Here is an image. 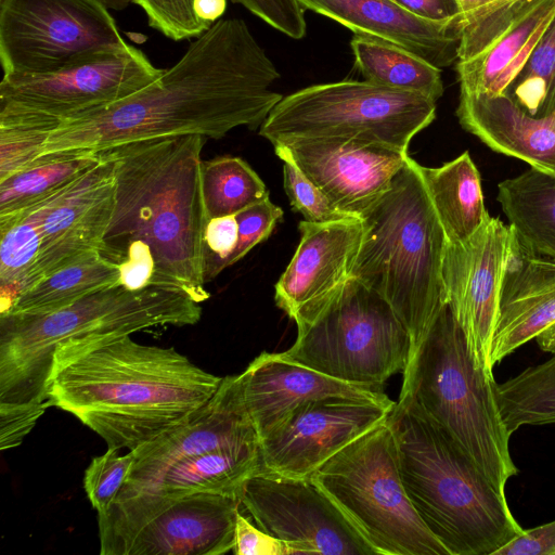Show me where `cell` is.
Segmentation results:
<instances>
[{
  "instance_id": "cell-6",
  "label": "cell",
  "mask_w": 555,
  "mask_h": 555,
  "mask_svg": "<svg viewBox=\"0 0 555 555\" xmlns=\"http://www.w3.org/2000/svg\"><path fill=\"white\" fill-rule=\"evenodd\" d=\"M201 317V302L179 287L150 285L131 291L121 284L51 313L1 314L0 403L48 399L53 354L65 343L131 335L157 326L194 325Z\"/></svg>"
},
{
  "instance_id": "cell-13",
  "label": "cell",
  "mask_w": 555,
  "mask_h": 555,
  "mask_svg": "<svg viewBox=\"0 0 555 555\" xmlns=\"http://www.w3.org/2000/svg\"><path fill=\"white\" fill-rule=\"evenodd\" d=\"M126 44L100 0H0L3 77L54 72L86 53Z\"/></svg>"
},
{
  "instance_id": "cell-3",
  "label": "cell",
  "mask_w": 555,
  "mask_h": 555,
  "mask_svg": "<svg viewBox=\"0 0 555 555\" xmlns=\"http://www.w3.org/2000/svg\"><path fill=\"white\" fill-rule=\"evenodd\" d=\"M221 379L173 347L112 336L56 348L47 398L98 434L108 449L133 451L203 406Z\"/></svg>"
},
{
  "instance_id": "cell-9",
  "label": "cell",
  "mask_w": 555,
  "mask_h": 555,
  "mask_svg": "<svg viewBox=\"0 0 555 555\" xmlns=\"http://www.w3.org/2000/svg\"><path fill=\"white\" fill-rule=\"evenodd\" d=\"M297 336L281 354L331 377L383 386L405 370L410 336L377 292L350 278L310 314L296 322Z\"/></svg>"
},
{
  "instance_id": "cell-44",
  "label": "cell",
  "mask_w": 555,
  "mask_h": 555,
  "mask_svg": "<svg viewBox=\"0 0 555 555\" xmlns=\"http://www.w3.org/2000/svg\"><path fill=\"white\" fill-rule=\"evenodd\" d=\"M234 547L236 555H293V548L284 541L255 527L240 511L236 515Z\"/></svg>"
},
{
  "instance_id": "cell-36",
  "label": "cell",
  "mask_w": 555,
  "mask_h": 555,
  "mask_svg": "<svg viewBox=\"0 0 555 555\" xmlns=\"http://www.w3.org/2000/svg\"><path fill=\"white\" fill-rule=\"evenodd\" d=\"M275 154L283 160V182L293 208L310 222H330L357 218L339 210L328 197L299 169L283 145H273ZM361 219V218H360Z\"/></svg>"
},
{
  "instance_id": "cell-49",
  "label": "cell",
  "mask_w": 555,
  "mask_h": 555,
  "mask_svg": "<svg viewBox=\"0 0 555 555\" xmlns=\"http://www.w3.org/2000/svg\"><path fill=\"white\" fill-rule=\"evenodd\" d=\"M107 9L121 11L128 8L132 0H100Z\"/></svg>"
},
{
  "instance_id": "cell-10",
  "label": "cell",
  "mask_w": 555,
  "mask_h": 555,
  "mask_svg": "<svg viewBox=\"0 0 555 555\" xmlns=\"http://www.w3.org/2000/svg\"><path fill=\"white\" fill-rule=\"evenodd\" d=\"M436 118V101L366 80L313 85L283 99L260 126L273 145L340 139L408 152L412 139Z\"/></svg>"
},
{
  "instance_id": "cell-41",
  "label": "cell",
  "mask_w": 555,
  "mask_h": 555,
  "mask_svg": "<svg viewBox=\"0 0 555 555\" xmlns=\"http://www.w3.org/2000/svg\"><path fill=\"white\" fill-rule=\"evenodd\" d=\"M238 225L235 215L209 219L204 232V279H215L225 269V261L237 243Z\"/></svg>"
},
{
  "instance_id": "cell-37",
  "label": "cell",
  "mask_w": 555,
  "mask_h": 555,
  "mask_svg": "<svg viewBox=\"0 0 555 555\" xmlns=\"http://www.w3.org/2000/svg\"><path fill=\"white\" fill-rule=\"evenodd\" d=\"M133 462L132 451L119 455L118 450L108 448L104 454L92 459L85 470L83 489L98 513L106 511L114 502L129 476Z\"/></svg>"
},
{
  "instance_id": "cell-40",
  "label": "cell",
  "mask_w": 555,
  "mask_h": 555,
  "mask_svg": "<svg viewBox=\"0 0 555 555\" xmlns=\"http://www.w3.org/2000/svg\"><path fill=\"white\" fill-rule=\"evenodd\" d=\"M238 225L237 243L225 261V268L241 260L253 247L264 241L283 217V210L269 198L235 215Z\"/></svg>"
},
{
  "instance_id": "cell-8",
  "label": "cell",
  "mask_w": 555,
  "mask_h": 555,
  "mask_svg": "<svg viewBox=\"0 0 555 555\" xmlns=\"http://www.w3.org/2000/svg\"><path fill=\"white\" fill-rule=\"evenodd\" d=\"M311 479L376 555H450L410 502L388 420L339 450Z\"/></svg>"
},
{
  "instance_id": "cell-27",
  "label": "cell",
  "mask_w": 555,
  "mask_h": 555,
  "mask_svg": "<svg viewBox=\"0 0 555 555\" xmlns=\"http://www.w3.org/2000/svg\"><path fill=\"white\" fill-rule=\"evenodd\" d=\"M431 205L452 244L468 241L485 223L487 212L480 173L466 151L440 167L416 163Z\"/></svg>"
},
{
  "instance_id": "cell-22",
  "label": "cell",
  "mask_w": 555,
  "mask_h": 555,
  "mask_svg": "<svg viewBox=\"0 0 555 555\" xmlns=\"http://www.w3.org/2000/svg\"><path fill=\"white\" fill-rule=\"evenodd\" d=\"M240 374L244 402L259 440L311 400L349 397L393 402L383 386L347 383L288 360L281 352H261Z\"/></svg>"
},
{
  "instance_id": "cell-47",
  "label": "cell",
  "mask_w": 555,
  "mask_h": 555,
  "mask_svg": "<svg viewBox=\"0 0 555 555\" xmlns=\"http://www.w3.org/2000/svg\"><path fill=\"white\" fill-rule=\"evenodd\" d=\"M225 9L227 0H194L195 14L208 28L221 18Z\"/></svg>"
},
{
  "instance_id": "cell-33",
  "label": "cell",
  "mask_w": 555,
  "mask_h": 555,
  "mask_svg": "<svg viewBox=\"0 0 555 555\" xmlns=\"http://www.w3.org/2000/svg\"><path fill=\"white\" fill-rule=\"evenodd\" d=\"M202 195L207 219L236 215L269 198L263 181L242 158L202 160Z\"/></svg>"
},
{
  "instance_id": "cell-12",
  "label": "cell",
  "mask_w": 555,
  "mask_h": 555,
  "mask_svg": "<svg viewBox=\"0 0 555 555\" xmlns=\"http://www.w3.org/2000/svg\"><path fill=\"white\" fill-rule=\"evenodd\" d=\"M163 72L127 43L86 53L54 72L2 77L0 125L52 131L66 119L129 96Z\"/></svg>"
},
{
  "instance_id": "cell-7",
  "label": "cell",
  "mask_w": 555,
  "mask_h": 555,
  "mask_svg": "<svg viewBox=\"0 0 555 555\" xmlns=\"http://www.w3.org/2000/svg\"><path fill=\"white\" fill-rule=\"evenodd\" d=\"M494 375L477 369L462 330L446 304L412 369L403 374L398 402H411L440 426L482 476L505 494L518 474L498 404Z\"/></svg>"
},
{
  "instance_id": "cell-30",
  "label": "cell",
  "mask_w": 555,
  "mask_h": 555,
  "mask_svg": "<svg viewBox=\"0 0 555 555\" xmlns=\"http://www.w3.org/2000/svg\"><path fill=\"white\" fill-rule=\"evenodd\" d=\"M119 284V267L100 251L92 253L43 278L23 293L8 313H51L92 293Z\"/></svg>"
},
{
  "instance_id": "cell-19",
  "label": "cell",
  "mask_w": 555,
  "mask_h": 555,
  "mask_svg": "<svg viewBox=\"0 0 555 555\" xmlns=\"http://www.w3.org/2000/svg\"><path fill=\"white\" fill-rule=\"evenodd\" d=\"M247 443H259L258 435L244 402L241 374L228 375L185 421L132 451L134 462L120 491L147 486L178 461Z\"/></svg>"
},
{
  "instance_id": "cell-1",
  "label": "cell",
  "mask_w": 555,
  "mask_h": 555,
  "mask_svg": "<svg viewBox=\"0 0 555 555\" xmlns=\"http://www.w3.org/2000/svg\"><path fill=\"white\" fill-rule=\"evenodd\" d=\"M279 78L245 21L220 18L152 83L60 122L39 156L69 150L98 153L163 137L220 139L240 126L255 129L283 99L270 89Z\"/></svg>"
},
{
  "instance_id": "cell-4",
  "label": "cell",
  "mask_w": 555,
  "mask_h": 555,
  "mask_svg": "<svg viewBox=\"0 0 555 555\" xmlns=\"http://www.w3.org/2000/svg\"><path fill=\"white\" fill-rule=\"evenodd\" d=\"M387 420L410 502L450 555H494L525 531L505 494L413 403L397 401Z\"/></svg>"
},
{
  "instance_id": "cell-5",
  "label": "cell",
  "mask_w": 555,
  "mask_h": 555,
  "mask_svg": "<svg viewBox=\"0 0 555 555\" xmlns=\"http://www.w3.org/2000/svg\"><path fill=\"white\" fill-rule=\"evenodd\" d=\"M363 236L351 276L382 295L405 326L415 363L446 305L442 260L447 237L408 156L389 189L362 216Z\"/></svg>"
},
{
  "instance_id": "cell-20",
  "label": "cell",
  "mask_w": 555,
  "mask_h": 555,
  "mask_svg": "<svg viewBox=\"0 0 555 555\" xmlns=\"http://www.w3.org/2000/svg\"><path fill=\"white\" fill-rule=\"evenodd\" d=\"M300 242L275 284L274 299L295 323L350 278L363 236L360 218L299 222Z\"/></svg>"
},
{
  "instance_id": "cell-39",
  "label": "cell",
  "mask_w": 555,
  "mask_h": 555,
  "mask_svg": "<svg viewBox=\"0 0 555 555\" xmlns=\"http://www.w3.org/2000/svg\"><path fill=\"white\" fill-rule=\"evenodd\" d=\"M49 134L44 127L0 126V181L29 166L40 155Z\"/></svg>"
},
{
  "instance_id": "cell-43",
  "label": "cell",
  "mask_w": 555,
  "mask_h": 555,
  "mask_svg": "<svg viewBox=\"0 0 555 555\" xmlns=\"http://www.w3.org/2000/svg\"><path fill=\"white\" fill-rule=\"evenodd\" d=\"M52 406L46 399L41 402L23 404L0 403V449L5 451L23 441L34 428L38 418Z\"/></svg>"
},
{
  "instance_id": "cell-11",
  "label": "cell",
  "mask_w": 555,
  "mask_h": 555,
  "mask_svg": "<svg viewBox=\"0 0 555 555\" xmlns=\"http://www.w3.org/2000/svg\"><path fill=\"white\" fill-rule=\"evenodd\" d=\"M236 498L119 492L98 513L101 555H221L234 547Z\"/></svg>"
},
{
  "instance_id": "cell-29",
  "label": "cell",
  "mask_w": 555,
  "mask_h": 555,
  "mask_svg": "<svg viewBox=\"0 0 555 555\" xmlns=\"http://www.w3.org/2000/svg\"><path fill=\"white\" fill-rule=\"evenodd\" d=\"M354 64L364 80L437 101L443 94L440 68L410 51L379 38L354 35Z\"/></svg>"
},
{
  "instance_id": "cell-31",
  "label": "cell",
  "mask_w": 555,
  "mask_h": 555,
  "mask_svg": "<svg viewBox=\"0 0 555 555\" xmlns=\"http://www.w3.org/2000/svg\"><path fill=\"white\" fill-rule=\"evenodd\" d=\"M100 160L96 152L69 150L49 153L0 181V222L74 181Z\"/></svg>"
},
{
  "instance_id": "cell-17",
  "label": "cell",
  "mask_w": 555,
  "mask_h": 555,
  "mask_svg": "<svg viewBox=\"0 0 555 555\" xmlns=\"http://www.w3.org/2000/svg\"><path fill=\"white\" fill-rule=\"evenodd\" d=\"M99 155L100 160L74 181L31 205L38 216L39 251L26 291L100 251L113 210L114 167L107 156Z\"/></svg>"
},
{
  "instance_id": "cell-46",
  "label": "cell",
  "mask_w": 555,
  "mask_h": 555,
  "mask_svg": "<svg viewBox=\"0 0 555 555\" xmlns=\"http://www.w3.org/2000/svg\"><path fill=\"white\" fill-rule=\"evenodd\" d=\"M411 14L435 22L462 16L456 0H392Z\"/></svg>"
},
{
  "instance_id": "cell-32",
  "label": "cell",
  "mask_w": 555,
  "mask_h": 555,
  "mask_svg": "<svg viewBox=\"0 0 555 555\" xmlns=\"http://www.w3.org/2000/svg\"><path fill=\"white\" fill-rule=\"evenodd\" d=\"M495 393L511 435L525 425L555 424V353L496 384Z\"/></svg>"
},
{
  "instance_id": "cell-16",
  "label": "cell",
  "mask_w": 555,
  "mask_h": 555,
  "mask_svg": "<svg viewBox=\"0 0 555 555\" xmlns=\"http://www.w3.org/2000/svg\"><path fill=\"white\" fill-rule=\"evenodd\" d=\"M396 403L349 397L311 400L259 440L260 469L310 478L339 450L385 422Z\"/></svg>"
},
{
  "instance_id": "cell-23",
  "label": "cell",
  "mask_w": 555,
  "mask_h": 555,
  "mask_svg": "<svg viewBox=\"0 0 555 555\" xmlns=\"http://www.w3.org/2000/svg\"><path fill=\"white\" fill-rule=\"evenodd\" d=\"M305 10L328 17L354 35L379 38L416 54L437 68L457 62L462 16L417 17L392 0H298Z\"/></svg>"
},
{
  "instance_id": "cell-24",
  "label": "cell",
  "mask_w": 555,
  "mask_h": 555,
  "mask_svg": "<svg viewBox=\"0 0 555 555\" xmlns=\"http://www.w3.org/2000/svg\"><path fill=\"white\" fill-rule=\"evenodd\" d=\"M460 125L496 153L555 175V113L535 117L509 95L460 91Z\"/></svg>"
},
{
  "instance_id": "cell-50",
  "label": "cell",
  "mask_w": 555,
  "mask_h": 555,
  "mask_svg": "<svg viewBox=\"0 0 555 555\" xmlns=\"http://www.w3.org/2000/svg\"><path fill=\"white\" fill-rule=\"evenodd\" d=\"M554 113H555V111H554Z\"/></svg>"
},
{
  "instance_id": "cell-48",
  "label": "cell",
  "mask_w": 555,
  "mask_h": 555,
  "mask_svg": "<svg viewBox=\"0 0 555 555\" xmlns=\"http://www.w3.org/2000/svg\"><path fill=\"white\" fill-rule=\"evenodd\" d=\"M462 13V20L481 8L488 0H456Z\"/></svg>"
},
{
  "instance_id": "cell-2",
  "label": "cell",
  "mask_w": 555,
  "mask_h": 555,
  "mask_svg": "<svg viewBox=\"0 0 555 555\" xmlns=\"http://www.w3.org/2000/svg\"><path fill=\"white\" fill-rule=\"evenodd\" d=\"M199 134L118 144L102 153L113 162L114 197L100 253L120 269L128 289L168 285L203 302L207 224Z\"/></svg>"
},
{
  "instance_id": "cell-35",
  "label": "cell",
  "mask_w": 555,
  "mask_h": 555,
  "mask_svg": "<svg viewBox=\"0 0 555 555\" xmlns=\"http://www.w3.org/2000/svg\"><path fill=\"white\" fill-rule=\"evenodd\" d=\"M530 0H488L462 20L457 61L472 60L487 50L525 10Z\"/></svg>"
},
{
  "instance_id": "cell-34",
  "label": "cell",
  "mask_w": 555,
  "mask_h": 555,
  "mask_svg": "<svg viewBox=\"0 0 555 555\" xmlns=\"http://www.w3.org/2000/svg\"><path fill=\"white\" fill-rule=\"evenodd\" d=\"M504 93L532 116L554 113L555 16Z\"/></svg>"
},
{
  "instance_id": "cell-28",
  "label": "cell",
  "mask_w": 555,
  "mask_h": 555,
  "mask_svg": "<svg viewBox=\"0 0 555 555\" xmlns=\"http://www.w3.org/2000/svg\"><path fill=\"white\" fill-rule=\"evenodd\" d=\"M496 199L517 240L555 260V175L530 167L500 182Z\"/></svg>"
},
{
  "instance_id": "cell-38",
  "label": "cell",
  "mask_w": 555,
  "mask_h": 555,
  "mask_svg": "<svg viewBox=\"0 0 555 555\" xmlns=\"http://www.w3.org/2000/svg\"><path fill=\"white\" fill-rule=\"evenodd\" d=\"M149 26L173 40L196 38L208 29L194 11V0H132Z\"/></svg>"
},
{
  "instance_id": "cell-21",
  "label": "cell",
  "mask_w": 555,
  "mask_h": 555,
  "mask_svg": "<svg viewBox=\"0 0 555 555\" xmlns=\"http://www.w3.org/2000/svg\"><path fill=\"white\" fill-rule=\"evenodd\" d=\"M532 339L555 353V260L533 253L515 235L501 283L492 367Z\"/></svg>"
},
{
  "instance_id": "cell-18",
  "label": "cell",
  "mask_w": 555,
  "mask_h": 555,
  "mask_svg": "<svg viewBox=\"0 0 555 555\" xmlns=\"http://www.w3.org/2000/svg\"><path fill=\"white\" fill-rule=\"evenodd\" d=\"M279 145L339 210L361 219L389 189L409 156L356 140H296Z\"/></svg>"
},
{
  "instance_id": "cell-42",
  "label": "cell",
  "mask_w": 555,
  "mask_h": 555,
  "mask_svg": "<svg viewBox=\"0 0 555 555\" xmlns=\"http://www.w3.org/2000/svg\"><path fill=\"white\" fill-rule=\"evenodd\" d=\"M284 35L300 39L306 35L305 9L298 0H231Z\"/></svg>"
},
{
  "instance_id": "cell-25",
  "label": "cell",
  "mask_w": 555,
  "mask_h": 555,
  "mask_svg": "<svg viewBox=\"0 0 555 555\" xmlns=\"http://www.w3.org/2000/svg\"><path fill=\"white\" fill-rule=\"evenodd\" d=\"M555 16V0H530L506 30L476 57L456 62L460 91L502 94Z\"/></svg>"
},
{
  "instance_id": "cell-26",
  "label": "cell",
  "mask_w": 555,
  "mask_h": 555,
  "mask_svg": "<svg viewBox=\"0 0 555 555\" xmlns=\"http://www.w3.org/2000/svg\"><path fill=\"white\" fill-rule=\"evenodd\" d=\"M259 469V443L228 447L178 461L147 486L132 491L173 496L211 493L240 500L245 482Z\"/></svg>"
},
{
  "instance_id": "cell-14",
  "label": "cell",
  "mask_w": 555,
  "mask_h": 555,
  "mask_svg": "<svg viewBox=\"0 0 555 555\" xmlns=\"http://www.w3.org/2000/svg\"><path fill=\"white\" fill-rule=\"evenodd\" d=\"M240 502L257 527L287 543L294 554L376 555L311 477L259 469L245 482Z\"/></svg>"
},
{
  "instance_id": "cell-45",
  "label": "cell",
  "mask_w": 555,
  "mask_h": 555,
  "mask_svg": "<svg viewBox=\"0 0 555 555\" xmlns=\"http://www.w3.org/2000/svg\"><path fill=\"white\" fill-rule=\"evenodd\" d=\"M494 555H555V520L525 529Z\"/></svg>"
},
{
  "instance_id": "cell-15",
  "label": "cell",
  "mask_w": 555,
  "mask_h": 555,
  "mask_svg": "<svg viewBox=\"0 0 555 555\" xmlns=\"http://www.w3.org/2000/svg\"><path fill=\"white\" fill-rule=\"evenodd\" d=\"M514 231L488 216L465 243L447 242L442 260L446 304L463 332L475 366L493 375L491 346L501 283Z\"/></svg>"
}]
</instances>
